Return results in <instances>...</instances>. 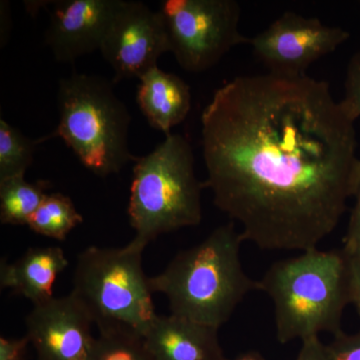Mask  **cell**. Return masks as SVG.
<instances>
[{
    "label": "cell",
    "mask_w": 360,
    "mask_h": 360,
    "mask_svg": "<svg viewBox=\"0 0 360 360\" xmlns=\"http://www.w3.org/2000/svg\"><path fill=\"white\" fill-rule=\"evenodd\" d=\"M59 122L42 142L60 137L91 174H118L136 161L129 148L131 116L105 78L73 73L58 86Z\"/></svg>",
    "instance_id": "5"
},
{
    "label": "cell",
    "mask_w": 360,
    "mask_h": 360,
    "mask_svg": "<svg viewBox=\"0 0 360 360\" xmlns=\"http://www.w3.org/2000/svg\"><path fill=\"white\" fill-rule=\"evenodd\" d=\"M342 250L347 259L350 303L354 305L360 319V248Z\"/></svg>",
    "instance_id": "21"
},
{
    "label": "cell",
    "mask_w": 360,
    "mask_h": 360,
    "mask_svg": "<svg viewBox=\"0 0 360 360\" xmlns=\"http://www.w3.org/2000/svg\"><path fill=\"white\" fill-rule=\"evenodd\" d=\"M348 115L354 120L360 117V51L355 53L348 63L345 94L340 101Z\"/></svg>",
    "instance_id": "19"
},
{
    "label": "cell",
    "mask_w": 360,
    "mask_h": 360,
    "mask_svg": "<svg viewBox=\"0 0 360 360\" xmlns=\"http://www.w3.org/2000/svg\"><path fill=\"white\" fill-rule=\"evenodd\" d=\"M170 52L189 72H202L250 39L239 30L241 9L234 0H165L158 9Z\"/></svg>",
    "instance_id": "7"
},
{
    "label": "cell",
    "mask_w": 360,
    "mask_h": 360,
    "mask_svg": "<svg viewBox=\"0 0 360 360\" xmlns=\"http://www.w3.org/2000/svg\"><path fill=\"white\" fill-rule=\"evenodd\" d=\"M257 290L274 303L279 342L338 335L350 303L345 252L314 248L277 262L257 281Z\"/></svg>",
    "instance_id": "3"
},
{
    "label": "cell",
    "mask_w": 360,
    "mask_h": 360,
    "mask_svg": "<svg viewBox=\"0 0 360 360\" xmlns=\"http://www.w3.org/2000/svg\"><path fill=\"white\" fill-rule=\"evenodd\" d=\"M226 360H267L265 359L264 355L260 354L259 352H253V350H250V352H245V354H241L238 355V356L234 357V359H226Z\"/></svg>",
    "instance_id": "25"
},
{
    "label": "cell",
    "mask_w": 360,
    "mask_h": 360,
    "mask_svg": "<svg viewBox=\"0 0 360 360\" xmlns=\"http://www.w3.org/2000/svg\"><path fill=\"white\" fill-rule=\"evenodd\" d=\"M349 37V32L338 26L288 11L250 39V45L269 72L300 77L307 75L312 63L335 52Z\"/></svg>",
    "instance_id": "8"
},
{
    "label": "cell",
    "mask_w": 360,
    "mask_h": 360,
    "mask_svg": "<svg viewBox=\"0 0 360 360\" xmlns=\"http://www.w3.org/2000/svg\"><path fill=\"white\" fill-rule=\"evenodd\" d=\"M99 51L115 71L112 84L139 79L158 66L163 53L170 52L160 11L141 1L123 0Z\"/></svg>",
    "instance_id": "9"
},
{
    "label": "cell",
    "mask_w": 360,
    "mask_h": 360,
    "mask_svg": "<svg viewBox=\"0 0 360 360\" xmlns=\"http://www.w3.org/2000/svg\"><path fill=\"white\" fill-rule=\"evenodd\" d=\"M326 348L329 360H360V330L354 335L341 330Z\"/></svg>",
    "instance_id": "20"
},
{
    "label": "cell",
    "mask_w": 360,
    "mask_h": 360,
    "mask_svg": "<svg viewBox=\"0 0 360 360\" xmlns=\"http://www.w3.org/2000/svg\"><path fill=\"white\" fill-rule=\"evenodd\" d=\"M143 245L90 246L78 255L71 295L98 330L122 328L144 336L156 317L149 277L142 266Z\"/></svg>",
    "instance_id": "6"
},
{
    "label": "cell",
    "mask_w": 360,
    "mask_h": 360,
    "mask_svg": "<svg viewBox=\"0 0 360 360\" xmlns=\"http://www.w3.org/2000/svg\"><path fill=\"white\" fill-rule=\"evenodd\" d=\"M91 360H155L143 336L122 328L98 330Z\"/></svg>",
    "instance_id": "18"
},
{
    "label": "cell",
    "mask_w": 360,
    "mask_h": 360,
    "mask_svg": "<svg viewBox=\"0 0 360 360\" xmlns=\"http://www.w3.org/2000/svg\"><path fill=\"white\" fill-rule=\"evenodd\" d=\"M70 264L59 246H33L15 262L2 260L0 285L23 296L33 305L53 298L56 278Z\"/></svg>",
    "instance_id": "13"
},
{
    "label": "cell",
    "mask_w": 360,
    "mask_h": 360,
    "mask_svg": "<svg viewBox=\"0 0 360 360\" xmlns=\"http://www.w3.org/2000/svg\"><path fill=\"white\" fill-rule=\"evenodd\" d=\"M203 188L193 148L182 135H167L150 153L137 158L129 203L134 240L146 248L161 234L200 224Z\"/></svg>",
    "instance_id": "4"
},
{
    "label": "cell",
    "mask_w": 360,
    "mask_h": 360,
    "mask_svg": "<svg viewBox=\"0 0 360 360\" xmlns=\"http://www.w3.org/2000/svg\"><path fill=\"white\" fill-rule=\"evenodd\" d=\"M82 222L84 217L77 212L70 196L54 193L46 194L28 220L27 226L39 236L63 241Z\"/></svg>",
    "instance_id": "16"
},
{
    "label": "cell",
    "mask_w": 360,
    "mask_h": 360,
    "mask_svg": "<svg viewBox=\"0 0 360 360\" xmlns=\"http://www.w3.org/2000/svg\"><path fill=\"white\" fill-rule=\"evenodd\" d=\"M25 324L37 360H91L94 323L71 293L34 305Z\"/></svg>",
    "instance_id": "10"
},
{
    "label": "cell",
    "mask_w": 360,
    "mask_h": 360,
    "mask_svg": "<svg viewBox=\"0 0 360 360\" xmlns=\"http://www.w3.org/2000/svg\"><path fill=\"white\" fill-rule=\"evenodd\" d=\"M41 142V139H28L20 130L0 118V181L25 176L37 146Z\"/></svg>",
    "instance_id": "17"
},
{
    "label": "cell",
    "mask_w": 360,
    "mask_h": 360,
    "mask_svg": "<svg viewBox=\"0 0 360 360\" xmlns=\"http://www.w3.org/2000/svg\"><path fill=\"white\" fill-rule=\"evenodd\" d=\"M136 101L150 127L167 136L191 111V89L176 75L156 66L139 78Z\"/></svg>",
    "instance_id": "14"
},
{
    "label": "cell",
    "mask_w": 360,
    "mask_h": 360,
    "mask_svg": "<svg viewBox=\"0 0 360 360\" xmlns=\"http://www.w3.org/2000/svg\"><path fill=\"white\" fill-rule=\"evenodd\" d=\"M243 243L234 222L217 227L149 277L151 290L167 298L170 314L219 329L245 296L257 290L241 262Z\"/></svg>",
    "instance_id": "2"
},
{
    "label": "cell",
    "mask_w": 360,
    "mask_h": 360,
    "mask_svg": "<svg viewBox=\"0 0 360 360\" xmlns=\"http://www.w3.org/2000/svg\"><path fill=\"white\" fill-rule=\"evenodd\" d=\"M30 341L27 336L21 338H0V360H25Z\"/></svg>",
    "instance_id": "23"
},
{
    "label": "cell",
    "mask_w": 360,
    "mask_h": 360,
    "mask_svg": "<svg viewBox=\"0 0 360 360\" xmlns=\"http://www.w3.org/2000/svg\"><path fill=\"white\" fill-rule=\"evenodd\" d=\"M51 184L47 180L27 181L16 176L0 181V221L2 224L27 225L41 205Z\"/></svg>",
    "instance_id": "15"
},
{
    "label": "cell",
    "mask_w": 360,
    "mask_h": 360,
    "mask_svg": "<svg viewBox=\"0 0 360 360\" xmlns=\"http://www.w3.org/2000/svg\"><path fill=\"white\" fill-rule=\"evenodd\" d=\"M295 360H329L326 345L319 338L302 341Z\"/></svg>",
    "instance_id": "24"
},
{
    "label": "cell",
    "mask_w": 360,
    "mask_h": 360,
    "mask_svg": "<svg viewBox=\"0 0 360 360\" xmlns=\"http://www.w3.org/2000/svg\"><path fill=\"white\" fill-rule=\"evenodd\" d=\"M219 328L177 315H156L143 336L155 360H226Z\"/></svg>",
    "instance_id": "12"
},
{
    "label": "cell",
    "mask_w": 360,
    "mask_h": 360,
    "mask_svg": "<svg viewBox=\"0 0 360 360\" xmlns=\"http://www.w3.org/2000/svg\"><path fill=\"white\" fill-rule=\"evenodd\" d=\"M354 122L328 82L307 75L234 77L201 115L205 188L243 240L317 248L354 198Z\"/></svg>",
    "instance_id": "1"
},
{
    "label": "cell",
    "mask_w": 360,
    "mask_h": 360,
    "mask_svg": "<svg viewBox=\"0 0 360 360\" xmlns=\"http://www.w3.org/2000/svg\"><path fill=\"white\" fill-rule=\"evenodd\" d=\"M123 0L52 1L45 44L60 63L101 51L106 32Z\"/></svg>",
    "instance_id": "11"
},
{
    "label": "cell",
    "mask_w": 360,
    "mask_h": 360,
    "mask_svg": "<svg viewBox=\"0 0 360 360\" xmlns=\"http://www.w3.org/2000/svg\"><path fill=\"white\" fill-rule=\"evenodd\" d=\"M354 205L348 222L343 250H349L360 248V161L354 188Z\"/></svg>",
    "instance_id": "22"
}]
</instances>
